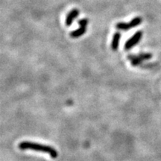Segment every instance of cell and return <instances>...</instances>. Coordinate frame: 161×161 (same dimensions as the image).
<instances>
[{
	"label": "cell",
	"instance_id": "8",
	"mask_svg": "<svg viewBox=\"0 0 161 161\" xmlns=\"http://www.w3.org/2000/svg\"><path fill=\"white\" fill-rule=\"evenodd\" d=\"M142 19L140 17H137L134 18V19H133L131 21H130L129 23L130 29H131V28L136 27V26H138L139 25H140L141 23H142Z\"/></svg>",
	"mask_w": 161,
	"mask_h": 161
},
{
	"label": "cell",
	"instance_id": "1",
	"mask_svg": "<svg viewBox=\"0 0 161 161\" xmlns=\"http://www.w3.org/2000/svg\"><path fill=\"white\" fill-rule=\"evenodd\" d=\"M19 149L21 150H32L38 152H43L49 154L52 158L55 159L58 158V152L55 148L46 145L40 144L38 142H34L31 141H23L18 145Z\"/></svg>",
	"mask_w": 161,
	"mask_h": 161
},
{
	"label": "cell",
	"instance_id": "5",
	"mask_svg": "<svg viewBox=\"0 0 161 161\" xmlns=\"http://www.w3.org/2000/svg\"><path fill=\"white\" fill-rule=\"evenodd\" d=\"M121 39V33L119 32H116L113 36V39L111 42V49L114 51H116L118 49L119 46V41Z\"/></svg>",
	"mask_w": 161,
	"mask_h": 161
},
{
	"label": "cell",
	"instance_id": "6",
	"mask_svg": "<svg viewBox=\"0 0 161 161\" xmlns=\"http://www.w3.org/2000/svg\"><path fill=\"white\" fill-rule=\"evenodd\" d=\"M86 31V27H80L79 29L75 30V31H72L70 33V37L73 38H78L80 37L81 35H84Z\"/></svg>",
	"mask_w": 161,
	"mask_h": 161
},
{
	"label": "cell",
	"instance_id": "9",
	"mask_svg": "<svg viewBox=\"0 0 161 161\" xmlns=\"http://www.w3.org/2000/svg\"><path fill=\"white\" fill-rule=\"evenodd\" d=\"M78 24H79L80 27H86L88 24V19H82L78 21Z\"/></svg>",
	"mask_w": 161,
	"mask_h": 161
},
{
	"label": "cell",
	"instance_id": "3",
	"mask_svg": "<svg viewBox=\"0 0 161 161\" xmlns=\"http://www.w3.org/2000/svg\"><path fill=\"white\" fill-rule=\"evenodd\" d=\"M142 36V31H136L129 40H127V42L125 44V50H130L134 46H136L140 40H141Z\"/></svg>",
	"mask_w": 161,
	"mask_h": 161
},
{
	"label": "cell",
	"instance_id": "7",
	"mask_svg": "<svg viewBox=\"0 0 161 161\" xmlns=\"http://www.w3.org/2000/svg\"><path fill=\"white\" fill-rule=\"evenodd\" d=\"M116 28L119 30H122V31H128L130 29L129 23H118L116 25Z\"/></svg>",
	"mask_w": 161,
	"mask_h": 161
},
{
	"label": "cell",
	"instance_id": "4",
	"mask_svg": "<svg viewBox=\"0 0 161 161\" xmlns=\"http://www.w3.org/2000/svg\"><path fill=\"white\" fill-rule=\"evenodd\" d=\"M78 15H79V11H78V9L72 10V11L68 14L67 16H66V21H65L66 25V26L71 25L72 23H73L74 19H75Z\"/></svg>",
	"mask_w": 161,
	"mask_h": 161
},
{
	"label": "cell",
	"instance_id": "2",
	"mask_svg": "<svg viewBox=\"0 0 161 161\" xmlns=\"http://www.w3.org/2000/svg\"><path fill=\"white\" fill-rule=\"evenodd\" d=\"M152 58V54L151 53H140L138 55H130L128 56V60H130V63L134 66H136L140 65L144 60H150Z\"/></svg>",
	"mask_w": 161,
	"mask_h": 161
}]
</instances>
